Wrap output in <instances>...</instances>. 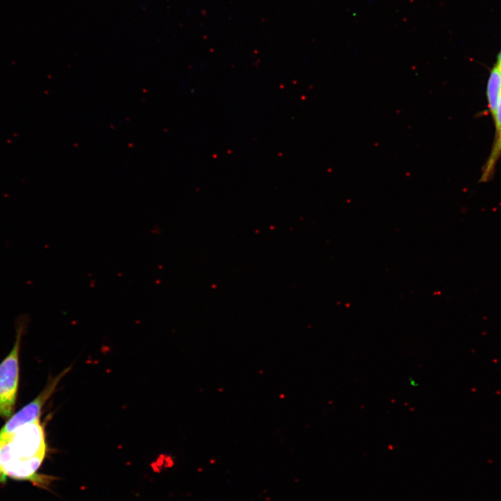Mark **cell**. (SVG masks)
<instances>
[{"label":"cell","instance_id":"cell-8","mask_svg":"<svg viewBox=\"0 0 501 501\" xmlns=\"http://www.w3.org/2000/svg\"><path fill=\"white\" fill-rule=\"evenodd\" d=\"M497 65H501V51H500V53L499 54L498 57V63H497Z\"/></svg>","mask_w":501,"mask_h":501},{"label":"cell","instance_id":"cell-7","mask_svg":"<svg viewBox=\"0 0 501 501\" xmlns=\"http://www.w3.org/2000/svg\"><path fill=\"white\" fill-rule=\"evenodd\" d=\"M6 482V477L4 476V475L0 471V484H3Z\"/></svg>","mask_w":501,"mask_h":501},{"label":"cell","instance_id":"cell-5","mask_svg":"<svg viewBox=\"0 0 501 501\" xmlns=\"http://www.w3.org/2000/svg\"><path fill=\"white\" fill-rule=\"evenodd\" d=\"M501 154V132L496 136L495 143L491 151L490 157L484 166V170L479 180V182H486L493 176L495 164Z\"/></svg>","mask_w":501,"mask_h":501},{"label":"cell","instance_id":"cell-3","mask_svg":"<svg viewBox=\"0 0 501 501\" xmlns=\"http://www.w3.org/2000/svg\"><path fill=\"white\" fill-rule=\"evenodd\" d=\"M70 370L67 367L49 380L42 391L32 401L13 415L0 430V441L7 440L19 427L39 419L42 407L56 390L63 377Z\"/></svg>","mask_w":501,"mask_h":501},{"label":"cell","instance_id":"cell-2","mask_svg":"<svg viewBox=\"0 0 501 501\" xmlns=\"http://www.w3.org/2000/svg\"><path fill=\"white\" fill-rule=\"evenodd\" d=\"M21 333L14 346L0 363V416L10 417L15 408L19 382V352Z\"/></svg>","mask_w":501,"mask_h":501},{"label":"cell","instance_id":"cell-4","mask_svg":"<svg viewBox=\"0 0 501 501\" xmlns=\"http://www.w3.org/2000/svg\"><path fill=\"white\" fill-rule=\"evenodd\" d=\"M500 92L501 72L500 67L496 64L491 70L487 86L488 106L493 118L495 116Z\"/></svg>","mask_w":501,"mask_h":501},{"label":"cell","instance_id":"cell-1","mask_svg":"<svg viewBox=\"0 0 501 501\" xmlns=\"http://www.w3.org/2000/svg\"><path fill=\"white\" fill-rule=\"evenodd\" d=\"M47 445L39 419L19 427L7 440L0 441V471L7 477L27 480L44 486L51 477L38 475L44 461Z\"/></svg>","mask_w":501,"mask_h":501},{"label":"cell","instance_id":"cell-6","mask_svg":"<svg viewBox=\"0 0 501 501\" xmlns=\"http://www.w3.org/2000/svg\"><path fill=\"white\" fill-rule=\"evenodd\" d=\"M494 118L495 121V134L497 136L501 132V92L500 94L497 111Z\"/></svg>","mask_w":501,"mask_h":501}]
</instances>
